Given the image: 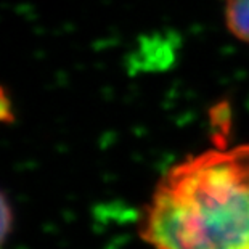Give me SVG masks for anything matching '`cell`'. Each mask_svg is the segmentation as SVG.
<instances>
[{
  "mask_svg": "<svg viewBox=\"0 0 249 249\" xmlns=\"http://www.w3.org/2000/svg\"><path fill=\"white\" fill-rule=\"evenodd\" d=\"M140 238L151 249H249V143L169 167L142 214Z\"/></svg>",
  "mask_w": 249,
  "mask_h": 249,
  "instance_id": "1",
  "label": "cell"
},
{
  "mask_svg": "<svg viewBox=\"0 0 249 249\" xmlns=\"http://www.w3.org/2000/svg\"><path fill=\"white\" fill-rule=\"evenodd\" d=\"M224 18L229 33L249 45V0H225Z\"/></svg>",
  "mask_w": 249,
  "mask_h": 249,
  "instance_id": "2",
  "label": "cell"
},
{
  "mask_svg": "<svg viewBox=\"0 0 249 249\" xmlns=\"http://www.w3.org/2000/svg\"><path fill=\"white\" fill-rule=\"evenodd\" d=\"M13 229V209L2 190H0V249L5 246Z\"/></svg>",
  "mask_w": 249,
  "mask_h": 249,
  "instance_id": "3",
  "label": "cell"
},
{
  "mask_svg": "<svg viewBox=\"0 0 249 249\" xmlns=\"http://www.w3.org/2000/svg\"><path fill=\"white\" fill-rule=\"evenodd\" d=\"M13 107L10 100L8 92L0 86V124H10L13 123Z\"/></svg>",
  "mask_w": 249,
  "mask_h": 249,
  "instance_id": "4",
  "label": "cell"
}]
</instances>
